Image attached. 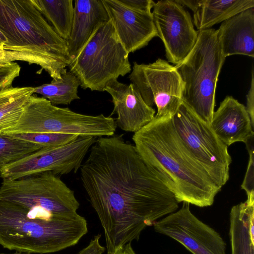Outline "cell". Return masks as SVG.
Here are the masks:
<instances>
[{
	"instance_id": "19",
	"label": "cell",
	"mask_w": 254,
	"mask_h": 254,
	"mask_svg": "<svg viewBox=\"0 0 254 254\" xmlns=\"http://www.w3.org/2000/svg\"><path fill=\"white\" fill-rule=\"evenodd\" d=\"M254 198L233 206L230 213L232 254H254Z\"/></svg>"
},
{
	"instance_id": "34",
	"label": "cell",
	"mask_w": 254,
	"mask_h": 254,
	"mask_svg": "<svg viewBox=\"0 0 254 254\" xmlns=\"http://www.w3.org/2000/svg\"><path fill=\"white\" fill-rule=\"evenodd\" d=\"M30 254L18 252V253H15L14 254Z\"/></svg>"
},
{
	"instance_id": "9",
	"label": "cell",
	"mask_w": 254,
	"mask_h": 254,
	"mask_svg": "<svg viewBox=\"0 0 254 254\" xmlns=\"http://www.w3.org/2000/svg\"><path fill=\"white\" fill-rule=\"evenodd\" d=\"M172 120L188 150L221 189L229 180L232 161L228 146L217 136L210 125L201 120L183 102Z\"/></svg>"
},
{
	"instance_id": "31",
	"label": "cell",
	"mask_w": 254,
	"mask_h": 254,
	"mask_svg": "<svg viewBox=\"0 0 254 254\" xmlns=\"http://www.w3.org/2000/svg\"><path fill=\"white\" fill-rule=\"evenodd\" d=\"M181 5H185L190 8L193 12L197 9L200 0H175Z\"/></svg>"
},
{
	"instance_id": "4",
	"label": "cell",
	"mask_w": 254,
	"mask_h": 254,
	"mask_svg": "<svg viewBox=\"0 0 254 254\" xmlns=\"http://www.w3.org/2000/svg\"><path fill=\"white\" fill-rule=\"evenodd\" d=\"M88 232L86 219L76 213L44 216L0 200V245L24 253L49 254L76 245Z\"/></svg>"
},
{
	"instance_id": "6",
	"label": "cell",
	"mask_w": 254,
	"mask_h": 254,
	"mask_svg": "<svg viewBox=\"0 0 254 254\" xmlns=\"http://www.w3.org/2000/svg\"><path fill=\"white\" fill-rule=\"evenodd\" d=\"M115 119L103 114L91 116L53 105L47 99L32 95L17 123L3 134L53 133L101 137L114 135Z\"/></svg>"
},
{
	"instance_id": "1",
	"label": "cell",
	"mask_w": 254,
	"mask_h": 254,
	"mask_svg": "<svg viewBox=\"0 0 254 254\" xmlns=\"http://www.w3.org/2000/svg\"><path fill=\"white\" fill-rule=\"evenodd\" d=\"M122 136L99 137L79 169L104 231L107 254L138 241L146 227L179 207L172 192Z\"/></svg>"
},
{
	"instance_id": "7",
	"label": "cell",
	"mask_w": 254,
	"mask_h": 254,
	"mask_svg": "<svg viewBox=\"0 0 254 254\" xmlns=\"http://www.w3.org/2000/svg\"><path fill=\"white\" fill-rule=\"evenodd\" d=\"M128 55L109 19L98 28L68 67L82 88L103 92L111 82L131 71Z\"/></svg>"
},
{
	"instance_id": "29",
	"label": "cell",
	"mask_w": 254,
	"mask_h": 254,
	"mask_svg": "<svg viewBox=\"0 0 254 254\" xmlns=\"http://www.w3.org/2000/svg\"><path fill=\"white\" fill-rule=\"evenodd\" d=\"M101 234H97L90 240L88 245L80 250L77 254H103L106 248L100 243Z\"/></svg>"
},
{
	"instance_id": "32",
	"label": "cell",
	"mask_w": 254,
	"mask_h": 254,
	"mask_svg": "<svg viewBox=\"0 0 254 254\" xmlns=\"http://www.w3.org/2000/svg\"><path fill=\"white\" fill-rule=\"evenodd\" d=\"M115 254H137L131 246V243L126 244L123 248L120 249Z\"/></svg>"
},
{
	"instance_id": "33",
	"label": "cell",
	"mask_w": 254,
	"mask_h": 254,
	"mask_svg": "<svg viewBox=\"0 0 254 254\" xmlns=\"http://www.w3.org/2000/svg\"><path fill=\"white\" fill-rule=\"evenodd\" d=\"M6 42V38L0 31V47H3Z\"/></svg>"
},
{
	"instance_id": "28",
	"label": "cell",
	"mask_w": 254,
	"mask_h": 254,
	"mask_svg": "<svg viewBox=\"0 0 254 254\" xmlns=\"http://www.w3.org/2000/svg\"><path fill=\"white\" fill-rule=\"evenodd\" d=\"M127 7L138 11L151 13L154 1L152 0H118Z\"/></svg>"
},
{
	"instance_id": "15",
	"label": "cell",
	"mask_w": 254,
	"mask_h": 254,
	"mask_svg": "<svg viewBox=\"0 0 254 254\" xmlns=\"http://www.w3.org/2000/svg\"><path fill=\"white\" fill-rule=\"evenodd\" d=\"M104 91L112 97L114 108L111 116L117 115L116 124L122 130L135 133L154 119L155 110L145 103L132 83L127 84L115 80Z\"/></svg>"
},
{
	"instance_id": "11",
	"label": "cell",
	"mask_w": 254,
	"mask_h": 254,
	"mask_svg": "<svg viewBox=\"0 0 254 254\" xmlns=\"http://www.w3.org/2000/svg\"><path fill=\"white\" fill-rule=\"evenodd\" d=\"M97 137L79 136L65 145L44 147L0 171L2 179H17L42 172H51L57 175L75 173Z\"/></svg>"
},
{
	"instance_id": "17",
	"label": "cell",
	"mask_w": 254,
	"mask_h": 254,
	"mask_svg": "<svg viewBox=\"0 0 254 254\" xmlns=\"http://www.w3.org/2000/svg\"><path fill=\"white\" fill-rule=\"evenodd\" d=\"M217 36L223 55L254 57V7L222 22Z\"/></svg>"
},
{
	"instance_id": "24",
	"label": "cell",
	"mask_w": 254,
	"mask_h": 254,
	"mask_svg": "<svg viewBox=\"0 0 254 254\" xmlns=\"http://www.w3.org/2000/svg\"><path fill=\"white\" fill-rule=\"evenodd\" d=\"M44 148L32 142L16 138L9 134H0V171L6 165L16 162Z\"/></svg>"
},
{
	"instance_id": "27",
	"label": "cell",
	"mask_w": 254,
	"mask_h": 254,
	"mask_svg": "<svg viewBox=\"0 0 254 254\" xmlns=\"http://www.w3.org/2000/svg\"><path fill=\"white\" fill-rule=\"evenodd\" d=\"M21 67L13 62L0 66V92L12 87L15 79L19 76Z\"/></svg>"
},
{
	"instance_id": "5",
	"label": "cell",
	"mask_w": 254,
	"mask_h": 254,
	"mask_svg": "<svg viewBox=\"0 0 254 254\" xmlns=\"http://www.w3.org/2000/svg\"><path fill=\"white\" fill-rule=\"evenodd\" d=\"M225 59L216 30L208 28L198 31L194 47L175 66L184 83L183 102L209 125L214 112L216 84Z\"/></svg>"
},
{
	"instance_id": "12",
	"label": "cell",
	"mask_w": 254,
	"mask_h": 254,
	"mask_svg": "<svg viewBox=\"0 0 254 254\" xmlns=\"http://www.w3.org/2000/svg\"><path fill=\"white\" fill-rule=\"evenodd\" d=\"M152 9L157 36L164 44L166 58L176 65L194 47L198 31L195 30L189 12L175 0L154 1Z\"/></svg>"
},
{
	"instance_id": "22",
	"label": "cell",
	"mask_w": 254,
	"mask_h": 254,
	"mask_svg": "<svg viewBox=\"0 0 254 254\" xmlns=\"http://www.w3.org/2000/svg\"><path fill=\"white\" fill-rule=\"evenodd\" d=\"M34 88L12 87L0 92V134L17 123Z\"/></svg>"
},
{
	"instance_id": "30",
	"label": "cell",
	"mask_w": 254,
	"mask_h": 254,
	"mask_svg": "<svg viewBox=\"0 0 254 254\" xmlns=\"http://www.w3.org/2000/svg\"><path fill=\"white\" fill-rule=\"evenodd\" d=\"M246 104V110L252 124L254 125V74L253 69L252 71L251 86L247 95Z\"/></svg>"
},
{
	"instance_id": "21",
	"label": "cell",
	"mask_w": 254,
	"mask_h": 254,
	"mask_svg": "<svg viewBox=\"0 0 254 254\" xmlns=\"http://www.w3.org/2000/svg\"><path fill=\"white\" fill-rule=\"evenodd\" d=\"M56 33L66 41L69 39L74 16L73 0H32Z\"/></svg>"
},
{
	"instance_id": "23",
	"label": "cell",
	"mask_w": 254,
	"mask_h": 254,
	"mask_svg": "<svg viewBox=\"0 0 254 254\" xmlns=\"http://www.w3.org/2000/svg\"><path fill=\"white\" fill-rule=\"evenodd\" d=\"M80 85L77 77L71 71L66 70L62 73L60 79H53L50 83L34 87V94L41 95L53 105H67L80 99L78 95Z\"/></svg>"
},
{
	"instance_id": "18",
	"label": "cell",
	"mask_w": 254,
	"mask_h": 254,
	"mask_svg": "<svg viewBox=\"0 0 254 254\" xmlns=\"http://www.w3.org/2000/svg\"><path fill=\"white\" fill-rule=\"evenodd\" d=\"M71 31L67 41L71 61L98 28L109 20L102 0H74Z\"/></svg>"
},
{
	"instance_id": "10",
	"label": "cell",
	"mask_w": 254,
	"mask_h": 254,
	"mask_svg": "<svg viewBox=\"0 0 254 254\" xmlns=\"http://www.w3.org/2000/svg\"><path fill=\"white\" fill-rule=\"evenodd\" d=\"M128 77L145 103L156 106L155 119L172 118L183 102L184 83L175 66L164 60L149 64L134 62Z\"/></svg>"
},
{
	"instance_id": "8",
	"label": "cell",
	"mask_w": 254,
	"mask_h": 254,
	"mask_svg": "<svg viewBox=\"0 0 254 254\" xmlns=\"http://www.w3.org/2000/svg\"><path fill=\"white\" fill-rule=\"evenodd\" d=\"M0 200L47 216L76 213L79 207L74 191L58 175L51 172L3 179Z\"/></svg>"
},
{
	"instance_id": "35",
	"label": "cell",
	"mask_w": 254,
	"mask_h": 254,
	"mask_svg": "<svg viewBox=\"0 0 254 254\" xmlns=\"http://www.w3.org/2000/svg\"><path fill=\"white\" fill-rule=\"evenodd\" d=\"M1 65H0V66H1Z\"/></svg>"
},
{
	"instance_id": "13",
	"label": "cell",
	"mask_w": 254,
	"mask_h": 254,
	"mask_svg": "<svg viewBox=\"0 0 254 254\" xmlns=\"http://www.w3.org/2000/svg\"><path fill=\"white\" fill-rule=\"evenodd\" d=\"M190 204L156 221L155 232L174 239L192 254H226V244L214 229L197 218Z\"/></svg>"
},
{
	"instance_id": "14",
	"label": "cell",
	"mask_w": 254,
	"mask_h": 254,
	"mask_svg": "<svg viewBox=\"0 0 254 254\" xmlns=\"http://www.w3.org/2000/svg\"><path fill=\"white\" fill-rule=\"evenodd\" d=\"M117 36L129 54L157 36L152 14L129 9L118 0H102Z\"/></svg>"
},
{
	"instance_id": "2",
	"label": "cell",
	"mask_w": 254,
	"mask_h": 254,
	"mask_svg": "<svg viewBox=\"0 0 254 254\" xmlns=\"http://www.w3.org/2000/svg\"><path fill=\"white\" fill-rule=\"evenodd\" d=\"M172 118H154L134 133V145L179 203L211 206L221 189L188 150Z\"/></svg>"
},
{
	"instance_id": "26",
	"label": "cell",
	"mask_w": 254,
	"mask_h": 254,
	"mask_svg": "<svg viewBox=\"0 0 254 254\" xmlns=\"http://www.w3.org/2000/svg\"><path fill=\"white\" fill-rule=\"evenodd\" d=\"M254 137H252L245 143L250 155L249 161L245 177L242 184V189L244 190L247 197L254 196Z\"/></svg>"
},
{
	"instance_id": "20",
	"label": "cell",
	"mask_w": 254,
	"mask_h": 254,
	"mask_svg": "<svg viewBox=\"0 0 254 254\" xmlns=\"http://www.w3.org/2000/svg\"><path fill=\"white\" fill-rule=\"evenodd\" d=\"M253 7L254 0H200L193 12V24L198 31L208 29Z\"/></svg>"
},
{
	"instance_id": "16",
	"label": "cell",
	"mask_w": 254,
	"mask_h": 254,
	"mask_svg": "<svg viewBox=\"0 0 254 254\" xmlns=\"http://www.w3.org/2000/svg\"><path fill=\"white\" fill-rule=\"evenodd\" d=\"M219 139L227 146L236 142L245 143L254 137L253 125L246 107L228 96L214 112L210 125Z\"/></svg>"
},
{
	"instance_id": "25",
	"label": "cell",
	"mask_w": 254,
	"mask_h": 254,
	"mask_svg": "<svg viewBox=\"0 0 254 254\" xmlns=\"http://www.w3.org/2000/svg\"><path fill=\"white\" fill-rule=\"evenodd\" d=\"M17 138L37 143L43 147H56L67 144L76 139L77 135L43 133L9 134Z\"/></svg>"
},
{
	"instance_id": "3",
	"label": "cell",
	"mask_w": 254,
	"mask_h": 254,
	"mask_svg": "<svg viewBox=\"0 0 254 254\" xmlns=\"http://www.w3.org/2000/svg\"><path fill=\"white\" fill-rule=\"evenodd\" d=\"M0 31L6 42L4 61L35 64L53 79L61 78L69 64L67 43L59 36L32 0H0Z\"/></svg>"
}]
</instances>
